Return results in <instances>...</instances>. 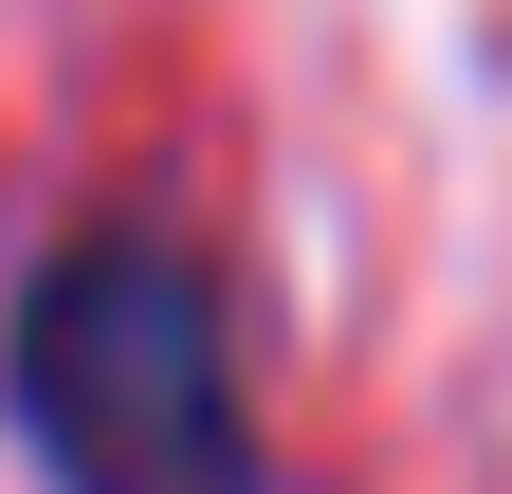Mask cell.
<instances>
[{
  "label": "cell",
  "mask_w": 512,
  "mask_h": 494,
  "mask_svg": "<svg viewBox=\"0 0 512 494\" xmlns=\"http://www.w3.org/2000/svg\"><path fill=\"white\" fill-rule=\"evenodd\" d=\"M0 403L55 494H256L238 312L165 220H74L0 312Z\"/></svg>",
  "instance_id": "6da1fadb"
}]
</instances>
